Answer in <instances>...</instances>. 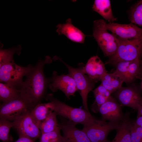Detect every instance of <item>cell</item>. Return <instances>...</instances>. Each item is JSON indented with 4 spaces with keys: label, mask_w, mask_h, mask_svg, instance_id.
<instances>
[{
    "label": "cell",
    "mask_w": 142,
    "mask_h": 142,
    "mask_svg": "<svg viewBox=\"0 0 142 142\" xmlns=\"http://www.w3.org/2000/svg\"><path fill=\"white\" fill-rule=\"evenodd\" d=\"M142 58V55L141 58ZM140 72H142V60L140 59Z\"/></svg>",
    "instance_id": "836d02e7"
},
{
    "label": "cell",
    "mask_w": 142,
    "mask_h": 142,
    "mask_svg": "<svg viewBox=\"0 0 142 142\" xmlns=\"http://www.w3.org/2000/svg\"><path fill=\"white\" fill-rule=\"evenodd\" d=\"M92 8L94 11L109 23L113 22L117 20L116 18L113 15L110 0H95Z\"/></svg>",
    "instance_id": "d6986e66"
},
{
    "label": "cell",
    "mask_w": 142,
    "mask_h": 142,
    "mask_svg": "<svg viewBox=\"0 0 142 142\" xmlns=\"http://www.w3.org/2000/svg\"><path fill=\"white\" fill-rule=\"evenodd\" d=\"M140 59L119 62L115 65V70L114 72L120 76L124 82L130 83L138 79L140 70Z\"/></svg>",
    "instance_id": "7c38bea8"
},
{
    "label": "cell",
    "mask_w": 142,
    "mask_h": 142,
    "mask_svg": "<svg viewBox=\"0 0 142 142\" xmlns=\"http://www.w3.org/2000/svg\"><path fill=\"white\" fill-rule=\"evenodd\" d=\"M49 86L53 92L58 90L62 91L68 98L78 91L74 81L70 75L68 74L58 75L55 72L53 73L52 83Z\"/></svg>",
    "instance_id": "4fadbf2b"
},
{
    "label": "cell",
    "mask_w": 142,
    "mask_h": 142,
    "mask_svg": "<svg viewBox=\"0 0 142 142\" xmlns=\"http://www.w3.org/2000/svg\"><path fill=\"white\" fill-rule=\"evenodd\" d=\"M51 61L48 56L44 60H39L26 76L21 88L22 92L36 105L40 103L49 82L44 76L43 68L45 65L50 63Z\"/></svg>",
    "instance_id": "6da1fadb"
},
{
    "label": "cell",
    "mask_w": 142,
    "mask_h": 142,
    "mask_svg": "<svg viewBox=\"0 0 142 142\" xmlns=\"http://www.w3.org/2000/svg\"><path fill=\"white\" fill-rule=\"evenodd\" d=\"M130 137L131 142H142L135 129L133 122L130 126Z\"/></svg>",
    "instance_id": "f1b7e54d"
},
{
    "label": "cell",
    "mask_w": 142,
    "mask_h": 142,
    "mask_svg": "<svg viewBox=\"0 0 142 142\" xmlns=\"http://www.w3.org/2000/svg\"><path fill=\"white\" fill-rule=\"evenodd\" d=\"M21 89L11 84L0 83V100L2 103L12 99L22 93Z\"/></svg>",
    "instance_id": "603a6c76"
},
{
    "label": "cell",
    "mask_w": 142,
    "mask_h": 142,
    "mask_svg": "<svg viewBox=\"0 0 142 142\" xmlns=\"http://www.w3.org/2000/svg\"><path fill=\"white\" fill-rule=\"evenodd\" d=\"M101 84L111 94L122 87L123 81L118 74L113 72L106 73L102 78Z\"/></svg>",
    "instance_id": "44dd1931"
},
{
    "label": "cell",
    "mask_w": 142,
    "mask_h": 142,
    "mask_svg": "<svg viewBox=\"0 0 142 142\" xmlns=\"http://www.w3.org/2000/svg\"><path fill=\"white\" fill-rule=\"evenodd\" d=\"M115 96L121 105L138 110L142 106V97L138 88L122 87L115 92Z\"/></svg>",
    "instance_id": "8fae6325"
},
{
    "label": "cell",
    "mask_w": 142,
    "mask_h": 142,
    "mask_svg": "<svg viewBox=\"0 0 142 142\" xmlns=\"http://www.w3.org/2000/svg\"><path fill=\"white\" fill-rule=\"evenodd\" d=\"M82 69L84 73L87 74L90 79L95 83L100 80L107 73L105 69V64L97 55L90 57Z\"/></svg>",
    "instance_id": "2e32d148"
},
{
    "label": "cell",
    "mask_w": 142,
    "mask_h": 142,
    "mask_svg": "<svg viewBox=\"0 0 142 142\" xmlns=\"http://www.w3.org/2000/svg\"><path fill=\"white\" fill-rule=\"evenodd\" d=\"M93 36L105 56L109 58L116 52L118 45V38L109 33L103 27L100 20L93 22Z\"/></svg>",
    "instance_id": "5b68a950"
},
{
    "label": "cell",
    "mask_w": 142,
    "mask_h": 142,
    "mask_svg": "<svg viewBox=\"0 0 142 142\" xmlns=\"http://www.w3.org/2000/svg\"><path fill=\"white\" fill-rule=\"evenodd\" d=\"M61 61L67 68L69 74L74 81L77 90L79 91L81 97L84 109L89 111L87 102L88 95L94 88L95 83L83 72L82 64H80L78 68H75L68 65L62 60Z\"/></svg>",
    "instance_id": "ba28073f"
},
{
    "label": "cell",
    "mask_w": 142,
    "mask_h": 142,
    "mask_svg": "<svg viewBox=\"0 0 142 142\" xmlns=\"http://www.w3.org/2000/svg\"><path fill=\"white\" fill-rule=\"evenodd\" d=\"M129 112L125 114L116 130V133L115 137L110 142H131L130 126L132 121Z\"/></svg>",
    "instance_id": "ac0fdd59"
},
{
    "label": "cell",
    "mask_w": 142,
    "mask_h": 142,
    "mask_svg": "<svg viewBox=\"0 0 142 142\" xmlns=\"http://www.w3.org/2000/svg\"><path fill=\"white\" fill-rule=\"evenodd\" d=\"M32 139L26 137L20 136L18 139L15 142H34Z\"/></svg>",
    "instance_id": "f546056e"
},
{
    "label": "cell",
    "mask_w": 142,
    "mask_h": 142,
    "mask_svg": "<svg viewBox=\"0 0 142 142\" xmlns=\"http://www.w3.org/2000/svg\"><path fill=\"white\" fill-rule=\"evenodd\" d=\"M120 122L110 121L96 119L90 125L82 129L86 134L91 142H110L107 136L111 131L116 130Z\"/></svg>",
    "instance_id": "52a82bcc"
},
{
    "label": "cell",
    "mask_w": 142,
    "mask_h": 142,
    "mask_svg": "<svg viewBox=\"0 0 142 142\" xmlns=\"http://www.w3.org/2000/svg\"><path fill=\"white\" fill-rule=\"evenodd\" d=\"M62 142H71L69 141H62Z\"/></svg>",
    "instance_id": "e575fe53"
},
{
    "label": "cell",
    "mask_w": 142,
    "mask_h": 142,
    "mask_svg": "<svg viewBox=\"0 0 142 142\" xmlns=\"http://www.w3.org/2000/svg\"><path fill=\"white\" fill-rule=\"evenodd\" d=\"M76 123L68 120L63 119L58 124L63 133L62 141L71 142H91L82 129H77Z\"/></svg>",
    "instance_id": "5bb4252c"
},
{
    "label": "cell",
    "mask_w": 142,
    "mask_h": 142,
    "mask_svg": "<svg viewBox=\"0 0 142 142\" xmlns=\"http://www.w3.org/2000/svg\"><path fill=\"white\" fill-rule=\"evenodd\" d=\"M135 130L139 135L142 142V128L135 125L133 122Z\"/></svg>",
    "instance_id": "4dcf8cb0"
},
{
    "label": "cell",
    "mask_w": 142,
    "mask_h": 142,
    "mask_svg": "<svg viewBox=\"0 0 142 142\" xmlns=\"http://www.w3.org/2000/svg\"><path fill=\"white\" fill-rule=\"evenodd\" d=\"M138 79H139L141 80L140 87L142 91V72H140L139 74L138 77Z\"/></svg>",
    "instance_id": "d6a6232c"
},
{
    "label": "cell",
    "mask_w": 142,
    "mask_h": 142,
    "mask_svg": "<svg viewBox=\"0 0 142 142\" xmlns=\"http://www.w3.org/2000/svg\"><path fill=\"white\" fill-rule=\"evenodd\" d=\"M104 29L111 31L117 37L122 39L137 38L142 35V28L130 23L121 24L114 22L107 23L103 19H100Z\"/></svg>",
    "instance_id": "30bf717a"
},
{
    "label": "cell",
    "mask_w": 142,
    "mask_h": 142,
    "mask_svg": "<svg viewBox=\"0 0 142 142\" xmlns=\"http://www.w3.org/2000/svg\"><path fill=\"white\" fill-rule=\"evenodd\" d=\"M21 49L20 45L7 49H0V66L5 64L14 62L13 59L14 55L16 53L20 54Z\"/></svg>",
    "instance_id": "484cf974"
},
{
    "label": "cell",
    "mask_w": 142,
    "mask_h": 142,
    "mask_svg": "<svg viewBox=\"0 0 142 142\" xmlns=\"http://www.w3.org/2000/svg\"><path fill=\"white\" fill-rule=\"evenodd\" d=\"M93 92L95 101L92 106L91 109L94 112L96 113L99 107L110 98L111 94L101 84L94 90Z\"/></svg>",
    "instance_id": "7402d4cb"
},
{
    "label": "cell",
    "mask_w": 142,
    "mask_h": 142,
    "mask_svg": "<svg viewBox=\"0 0 142 142\" xmlns=\"http://www.w3.org/2000/svg\"><path fill=\"white\" fill-rule=\"evenodd\" d=\"M31 65L24 67L19 66L14 62L0 66L1 82L7 83L21 89L23 77L28 74L32 69Z\"/></svg>",
    "instance_id": "8992f818"
},
{
    "label": "cell",
    "mask_w": 142,
    "mask_h": 142,
    "mask_svg": "<svg viewBox=\"0 0 142 142\" xmlns=\"http://www.w3.org/2000/svg\"><path fill=\"white\" fill-rule=\"evenodd\" d=\"M13 128L19 136L28 138L34 141L40 138L41 133L33 118L31 112H26L12 121Z\"/></svg>",
    "instance_id": "9c48e42d"
},
{
    "label": "cell",
    "mask_w": 142,
    "mask_h": 142,
    "mask_svg": "<svg viewBox=\"0 0 142 142\" xmlns=\"http://www.w3.org/2000/svg\"><path fill=\"white\" fill-rule=\"evenodd\" d=\"M57 115L54 111H53L41 122L39 127L41 134L52 132L59 127L57 119Z\"/></svg>",
    "instance_id": "cb8c5ba5"
},
{
    "label": "cell",
    "mask_w": 142,
    "mask_h": 142,
    "mask_svg": "<svg viewBox=\"0 0 142 142\" xmlns=\"http://www.w3.org/2000/svg\"><path fill=\"white\" fill-rule=\"evenodd\" d=\"M53 111L52 104L50 102L47 103H40L37 104L31 112V114L39 127L41 122Z\"/></svg>",
    "instance_id": "ffe728a7"
},
{
    "label": "cell",
    "mask_w": 142,
    "mask_h": 142,
    "mask_svg": "<svg viewBox=\"0 0 142 142\" xmlns=\"http://www.w3.org/2000/svg\"><path fill=\"white\" fill-rule=\"evenodd\" d=\"M56 27V31L59 35H64L73 42L80 43H84L85 35L72 24L70 18H68L65 23L58 24Z\"/></svg>",
    "instance_id": "e0dca14e"
},
{
    "label": "cell",
    "mask_w": 142,
    "mask_h": 142,
    "mask_svg": "<svg viewBox=\"0 0 142 142\" xmlns=\"http://www.w3.org/2000/svg\"><path fill=\"white\" fill-rule=\"evenodd\" d=\"M13 126V121L3 119L0 120V140L3 142H12L13 139L9 134L10 130Z\"/></svg>",
    "instance_id": "4316f807"
},
{
    "label": "cell",
    "mask_w": 142,
    "mask_h": 142,
    "mask_svg": "<svg viewBox=\"0 0 142 142\" xmlns=\"http://www.w3.org/2000/svg\"><path fill=\"white\" fill-rule=\"evenodd\" d=\"M35 106L25 94L22 93L17 97L1 104L0 118L13 121L24 113L31 112Z\"/></svg>",
    "instance_id": "277c9868"
},
{
    "label": "cell",
    "mask_w": 142,
    "mask_h": 142,
    "mask_svg": "<svg viewBox=\"0 0 142 142\" xmlns=\"http://www.w3.org/2000/svg\"><path fill=\"white\" fill-rule=\"evenodd\" d=\"M117 38L119 42L117 50L113 55L109 58L106 64L115 66L121 61L133 60L139 58H141L142 35L138 38L131 39Z\"/></svg>",
    "instance_id": "3957f363"
},
{
    "label": "cell",
    "mask_w": 142,
    "mask_h": 142,
    "mask_svg": "<svg viewBox=\"0 0 142 142\" xmlns=\"http://www.w3.org/2000/svg\"><path fill=\"white\" fill-rule=\"evenodd\" d=\"M47 99L52 104L53 111L57 115L66 118L77 124L84 126L93 123L96 119L89 111L84 109L70 106L54 98L52 94H49Z\"/></svg>",
    "instance_id": "7a4b0ae2"
},
{
    "label": "cell",
    "mask_w": 142,
    "mask_h": 142,
    "mask_svg": "<svg viewBox=\"0 0 142 142\" xmlns=\"http://www.w3.org/2000/svg\"><path fill=\"white\" fill-rule=\"evenodd\" d=\"M129 17L131 23L142 27V0L138 1L131 7Z\"/></svg>",
    "instance_id": "d4e9b609"
},
{
    "label": "cell",
    "mask_w": 142,
    "mask_h": 142,
    "mask_svg": "<svg viewBox=\"0 0 142 142\" xmlns=\"http://www.w3.org/2000/svg\"><path fill=\"white\" fill-rule=\"evenodd\" d=\"M134 123L135 125L142 128V116L137 117Z\"/></svg>",
    "instance_id": "1f68e13d"
},
{
    "label": "cell",
    "mask_w": 142,
    "mask_h": 142,
    "mask_svg": "<svg viewBox=\"0 0 142 142\" xmlns=\"http://www.w3.org/2000/svg\"><path fill=\"white\" fill-rule=\"evenodd\" d=\"M60 130L59 127L53 131L42 134L39 142H62L63 136L61 134Z\"/></svg>",
    "instance_id": "83f0119b"
},
{
    "label": "cell",
    "mask_w": 142,
    "mask_h": 142,
    "mask_svg": "<svg viewBox=\"0 0 142 142\" xmlns=\"http://www.w3.org/2000/svg\"><path fill=\"white\" fill-rule=\"evenodd\" d=\"M98 112L105 121L120 122L124 116L120 105L111 96L99 107Z\"/></svg>",
    "instance_id": "9a60e30c"
}]
</instances>
